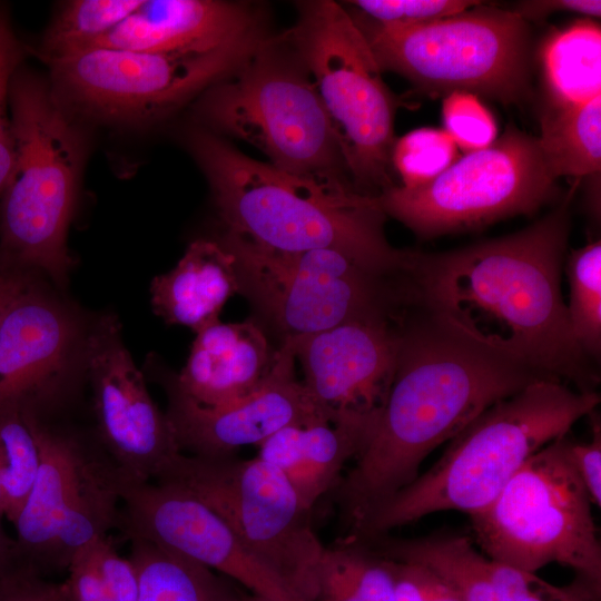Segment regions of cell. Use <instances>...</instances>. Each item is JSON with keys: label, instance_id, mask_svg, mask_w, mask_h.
<instances>
[{"label": "cell", "instance_id": "obj_1", "mask_svg": "<svg viewBox=\"0 0 601 601\" xmlns=\"http://www.w3.org/2000/svg\"><path fill=\"white\" fill-rule=\"evenodd\" d=\"M569 196L514 234L444 253L414 252V297L475 341L580 392L599 376L577 343L561 292Z\"/></svg>", "mask_w": 601, "mask_h": 601}, {"label": "cell", "instance_id": "obj_2", "mask_svg": "<svg viewBox=\"0 0 601 601\" xmlns=\"http://www.w3.org/2000/svg\"><path fill=\"white\" fill-rule=\"evenodd\" d=\"M397 329L384 408L355 465L335 487L351 529L412 483L423 460L479 414L549 378L475 341L418 300L398 315Z\"/></svg>", "mask_w": 601, "mask_h": 601}, {"label": "cell", "instance_id": "obj_3", "mask_svg": "<svg viewBox=\"0 0 601 601\" xmlns=\"http://www.w3.org/2000/svg\"><path fill=\"white\" fill-rule=\"evenodd\" d=\"M189 140L228 231L276 250H336L381 276L408 272L414 250L390 245L375 196L255 160L207 130Z\"/></svg>", "mask_w": 601, "mask_h": 601}, {"label": "cell", "instance_id": "obj_4", "mask_svg": "<svg viewBox=\"0 0 601 601\" xmlns=\"http://www.w3.org/2000/svg\"><path fill=\"white\" fill-rule=\"evenodd\" d=\"M600 394L542 378L487 407L425 473L372 510L347 535L367 541L440 511L486 509L539 450L590 415Z\"/></svg>", "mask_w": 601, "mask_h": 601}, {"label": "cell", "instance_id": "obj_5", "mask_svg": "<svg viewBox=\"0 0 601 601\" xmlns=\"http://www.w3.org/2000/svg\"><path fill=\"white\" fill-rule=\"evenodd\" d=\"M13 152L2 191V246L57 283L71 265L66 246L83 139L61 100L20 67L9 88Z\"/></svg>", "mask_w": 601, "mask_h": 601}, {"label": "cell", "instance_id": "obj_6", "mask_svg": "<svg viewBox=\"0 0 601 601\" xmlns=\"http://www.w3.org/2000/svg\"><path fill=\"white\" fill-rule=\"evenodd\" d=\"M381 70L426 95L467 92L518 102L529 87V29L515 12L477 4L421 24H381L351 14Z\"/></svg>", "mask_w": 601, "mask_h": 601}, {"label": "cell", "instance_id": "obj_7", "mask_svg": "<svg viewBox=\"0 0 601 601\" xmlns=\"http://www.w3.org/2000/svg\"><path fill=\"white\" fill-rule=\"evenodd\" d=\"M569 441L559 437L534 453L495 500L471 516L472 529L489 559L530 573L555 562L600 593L601 545Z\"/></svg>", "mask_w": 601, "mask_h": 601}, {"label": "cell", "instance_id": "obj_8", "mask_svg": "<svg viewBox=\"0 0 601 601\" xmlns=\"http://www.w3.org/2000/svg\"><path fill=\"white\" fill-rule=\"evenodd\" d=\"M288 40L316 88L361 194L395 186L390 171L398 101L351 13L333 1L306 2Z\"/></svg>", "mask_w": 601, "mask_h": 601}, {"label": "cell", "instance_id": "obj_9", "mask_svg": "<svg viewBox=\"0 0 601 601\" xmlns=\"http://www.w3.org/2000/svg\"><path fill=\"white\" fill-rule=\"evenodd\" d=\"M197 114L244 140L286 171L341 178L344 165L331 122L307 71L262 41L228 77L203 92Z\"/></svg>", "mask_w": 601, "mask_h": 601}, {"label": "cell", "instance_id": "obj_10", "mask_svg": "<svg viewBox=\"0 0 601 601\" xmlns=\"http://www.w3.org/2000/svg\"><path fill=\"white\" fill-rule=\"evenodd\" d=\"M155 482L178 485L211 508L243 544L304 601H314L325 546L285 475L258 456L179 453Z\"/></svg>", "mask_w": 601, "mask_h": 601}, {"label": "cell", "instance_id": "obj_11", "mask_svg": "<svg viewBox=\"0 0 601 601\" xmlns=\"http://www.w3.org/2000/svg\"><path fill=\"white\" fill-rule=\"evenodd\" d=\"M221 245L235 258L239 292L284 338L394 315L408 303L405 275H377L336 250H276L230 231Z\"/></svg>", "mask_w": 601, "mask_h": 601}, {"label": "cell", "instance_id": "obj_12", "mask_svg": "<svg viewBox=\"0 0 601 601\" xmlns=\"http://www.w3.org/2000/svg\"><path fill=\"white\" fill-rule=\"evenodd\" d=\"M555 194L538 138L511 124L491 145L465 152L430 183L393 186L375 197L385 215L432 238L532 214Z\"/></svg>", "mask_w": 601, "mask_h": 601}, {"label": "cell", "instance_id": "obj_13", "mask_svg": "<svg viewBox=\"0 0 601 601\" xmlns=\"http://www.w3.org/2000/svg\"><path fill=\"white\" fill-rule=\"evenodd\" d=\"M257 30L205 53L92 47L49 61L59 99L116 124L147 125L228 77L258 47Z\"/></svg>", "mask_w": 601, "mask_h": 601}, {"label": "cell", "instance_id": "obj_14", "mask_svg": "<svg viewBox=\"0 0 601 601\" xmlns=\"http://www.w3.org/2000/svg\"><path fill=\"white\" fill-rule=\"evenodd\" d=\"M39 449L31 491L14 522L20 562L42 574L67 569L82 549L118 524L120 473L73 440L43 426L24 406Z\"/></svg>", "mask_w": 601, "mask_h": 601}, {"label": "cell", "instance_id": "obj_15", "mask_svg": "<svg viewBox=\"0 0 601 601\" xmlns=\"http://www.w3.org/2000/svg\"><path fill=\"white\" fill-rule=\"evenodd\" d=\"M118 525L145 540L216 570L273 601H304L243 544L226 522L189 491L120 474Z\"/></svg>", "mask_w": 601, "mask_h": 601}, {"label": "cell", "instance_id": "obj_16", "mask_svg": "<svg viewBox=\"0 0 601 601\" xmlns=\"http://www.w3.org/2000/svg\"><path fill=\"white\" fill-rule=\"evenodd\" d=\"M398 315L362 317L289 337L303 385L333 421L376 427L395 373Z\"/></svg>", "mask_w": 601, "mask_h": 601}, {"label": "cell", "instance_id": "obj_17", "mask_svg": "<svg viewBox=\"0 0 601 601\" xmlns=\"http://www.w3.org/2000/svg\"><path fill=\"white\" fill-rule=\"evenodd\" d=\"M87 353L98 428L114 464L125 477L155 480L181 452L112 318L93 332Z\"/></svg>", "mask_w": 601, "mask_h": 601}, {"label": "cell", "instance_id": "obj_18", "mask_svg": "<svg viewBox=\"0 0 601 601\" xmlns=\"http://www.w3.org/2000/svg\"><path fill=\"white\" fill-rule=\"evenodd\" d=\"M295 365L293 342L285 338L260 385L237 401L204 406L174 390L166 415L180 452L200 457L233 456L237 449L259 446L286 426L332 420L296 378Z\"/></svg>", "mask_w": 601, "mask_h": 601}, {"label": "cell", "instance_id": "obj_19", "mask_svg": "<svg viewBox=\"0 0 601 601\" xmlns=\"http://www.w3.org/2000/svg\"><path fill=\"white\" fill-rule=\"evenodd\" d=\"M255 30L250 12L242 4L213 0H147L89 48L205 53Z\"/></svg>", "mask_w": 601, "mask_h": 601}, {"label": "cell", "instance_id": "obj_20", "mask_svg": "<svg viewBox=\"0 0 601 601\" xmlns=\"http://www.w3.org/2000/svg\"><path fill=\"white\" fill-rule=\"evenodd\" d=\"M63 308L27 283L0 325V405L19 403L62 370L73 341Z\"/></svg>", "mask_w": 601, "mask_h": 601}, {"label": "cell", "instance_id": "obj_21", "mask_svg": "<svg viewBox=\"0 0 601 601\" xmlns=\"http://www.w3.org/2000/svg\"><path fill=\"white\" fill-rule=\"evenodd\" d=\"M274 354L253 322L217 321L196 333L174 390L204 406L231 403L260 385Z\"/></svg>", "mask_w": 601, "mask_h": 601}, {"label": "cell", "instance_id": "obj_22", "mask_svg": "<svg viewBox=\"0 0 601 601\" xmlns=\"http://www.w3.org/2000/svg\"><path fill=\"white\" fill-rule=\"evenodd\" d=\"M374 427L352 421L319 418L286 426L258 447V457L279 470L303 503L314 504L341 481L345 463L371 440Z\"/></svg>", "mask_w": 601, "mask_h": 601}, {"label": "cell", "instance_id": "obj_23", "mask_svg": "<svg viewBox=\"0 0 601 601\" xmlns=\"http://www.w3.org/2000/svg\"><path fill=\"white\" fill-rule=\"evenodd\" d=\"M150 292L158 316L197 333L219 321L226 302L239 292L235 258L221 244L196 240L171 270L152 280Z\"/></svg>", "mask_w": 601, "mask_h": 601}, {"label": "cell", "instance_id": "obj_24", "mask_svg": "<svg viewBox=\"0 0 601 601\" xmlns=\"http://www.w3.org/2000/svg\"><path fill=\"white\" fill-rule=\"evenodd\" d=\"M363 543L386 559L428 569L463 601H504L490 577V559L479 552L467 536L437 533L394 539L384 534Z\"/></svg>", "mask_w": 601, "mask_h": 601}, {"label": "cell", "instance_id": "obj_25", "mask_svg": "<svg viewBox=\"0 0 601 601\" xmlns=\"http://www.w3.org/2000/svg\"><path fill=\"white\" fill-rule=\"evenodd\" d=\"M548 108H566L601 96V30L581 19L551 32L540 51Z\"/></svg>", "mask_w": 601, "mask_h": 601}, {"label": "cell", "instance_id": "obj_26", "mask_svg": "<svg viewBox=\"0 0 601 601\" xmlns=\"http://www.w3.org/2000/svg\"><path fill=\"white\" fill-rule=\"evenodd\" d=\"M138 601H238L214 570L145 540L131 539Z\"/></svg>", "mask_w": 601, "mask_h": 601}, {"label": "cell", "instance_id": "obj_27", "mask_svg": "<svg viewBox=\"0 0 601 601\" xmlns=\"http://www.w3.org/2000/svg\"><path fill=\"white\" fill-rule=\"evenodd\" d=\"M538 138L550 175L556 180L599 174L601 168V96L566 108L545 107Z\"/></svg>", "mask_w": 601, "mask_h": 601}, {"label": "cell", "instance_id": "obj_28", "mask_svg": "<svg viewBox=\"0 0 601 601\" xmlns=\"http://www.w3.org/2000/svg\"><path fill=\"white\" fill-rule=\"evenodd\" d=\"M314 601H394L392 560L344 538L324 550Z\"/></svg>", "mask_w": 601, "mask_h": 601}, {"label": "cell", "instance_id": "obj_29", "mask_svg": "<svg viewBox=\"0 0 601 601\" xmlns=\"http://www.w3.org/2000/svg\"><path fill=\"white\" fill-rule=\"evenodd\" d=\"M39 449L19 403L0 405V518L14 524L39 467Z\"/></svg>", "mask_w": 601, "mask_h": 601}, {"label": "cell", "instance_id": "obj_30", "mask_svg": "<svg viewBox=\"0 0 601 601\" xmlns=\"http://www.w3.org/2000/svg\"><path fill=\"white\" fill-rule=\"evenodd\" d=\"M142 0H76L57 14L45 35L41 56L47 60L91 47L121 23Z\"/></svg>", "mask_w": 601, "mask_h": 601}, {"label": "cell", "instance_id": "obj_31", "mask_svg": "<svg viewBox=\"0 0 601 601\" xmlns=\"http://www.w3.org/2000/svg\"><path fill=\"white\" fill-rule=\"evenodd\" d=\"M570 298L566 304L573 336L589 358L601 353V242L573 249L565 263Z\"/></svg>", "mask_w": 601, "mask_h": 601}, {"label": "cell", "instance_id": "obj_32", "mask_svg": "<svg viewBox=\"0 0 601 601\" xmlns=\"http://www.w3.org/2000/svg\"><path fill=\"white\" fill-rule=\"evenodd\" d=\"M457 146L444 129L417 128L395 139L391 162L402 187L430 183L456 160Z\"/></svg>", "mask_w": 601, "mask_h": 601}, {"label": "cell", "instance_id": "obj_33", "mask_svg": "<svg viewBox=\"0 0 601 601\" xmlns=\"http://www.w3.org/2000/svg\"><path fill=\"white\" fill-rule=\"evenodd\" d=\"M444 130L465 152L487 147L497 138V126L492 114L467 92H452L443 104Z\"/></svg>", "mask_w": 601, "mask_h": 601}, {"label": "cell", "instance_id": "obj_34", "mask_svg": "<svg viewBox=\"0 0 601 601\" xmlns=\"http://www.w3.org/2000/svg\"><path fill=\"white\" fill-rule=\"evenodd\" d=\"M491 578L504 601H599L600 593L575 580L559 588L508 564L493 561Z\"/></svg>", "mask_w": 601, "mask_h": 601}, {"label": "cell", "instance_id": "obj_35", "mask_svg": "<svg viewBox=\"0 0 601 601\" xmlns=\"http://www.w3.org/2000/svg\"><path fill=\"white\" fill-rule=\"evenodd\" d=\"M358 13L381 24H421L457 14L480 1L471 0H357Z\"/></svg>", "mask_w": 601, "mask_h": 601}, {"label": "cell", "instance_id": "obj_36", "mask_svg": "<svg viewBox=\"0 0 601 601\" xmlns=\"http://www.w3.org/2000/svg\"><path fill=\"white\" fill-rule=\"evenodd\" d=\"M20 59L21 47L8 20L0 13V199L13 152L9 88L14 72L20 67Z\"/></svg>", "mask_w": 601, "mask_h": 601}, {"label": "cell", "instance_id": "obj_37", "mask_svg": "<svg viewBox=\"0 0 601 601\" xmlns=\"http://www.w3.org/2000/svg\"><path fill=\"white\" fill-rule=\"evenodd\" d=\"M81 552L117 601H138L139 579L136 568L129 558L125 559L117 553L107 536L96 540Z\"/></svg>", "mask_w": 601, "mask_h": 601}, {"label": "cell", "instance_id": "obj_38", "mask_svg": "<svg viewBox=\"0 0 601 601\" xmlns=\"http://www.w3.org/2000/svg\"><path fill=\"white\" fill-rule=\"evenodd\" d=\"M0 601H63L62 584L50 582L32 566L18 562L0 575Z\"/></svg>", "mask_w": 601, "mask_h": 601}, {"label": "cell", "instance_id": "obj_39", "mask_svg": "<svg viewBox=\"0 0 601 601\" xmlns=\"http://www.w3.org/2000/svg\"><path fill=\"white\" fill-rule=\"evenodd\" d=\"M595 412V411H594ZM592 412V439L589 443L569 441V455L590 496L592 504L601 505V425Z\"/></svg>", "mask_w": 601, "mask_h": 601}, {"label": "cell", "instance_id": "obj_40", "mask_svg": "<svg viewBox=\"0 0 601 601\" xmlns=\"http://www.w3.org/2000/svg\"><path fill=\"white\" fill-rule=\"evenodd\" d=\"M67 571L63 601H117L83 552L72 558Z\"/></svg>", "mask_w": 601, "mask_h": 601}, {"label": "cell", "instance_id": "obj_41", "mask_svg": "<svg viewBox=\"0 0 601 601\" xmlns=\"http://www.w3.org/2000/svg\"><path fill=\"white\" fill-rule=\"evenodd\" d=\"M523 20L542 19L555 11H573L588 17L601 16L599 0H534L519 2L514 10Z\"/></svg>", "mask_w": 601, "mask_h": 601}, {"label": "cell", "instance_id": "obj_42", "mask_svg": "<svg viewBox=\"0 0 601 601\" xmlns=\"http://www.w3.org/2000/svg\"><path fill=\"white\" fill-rule=\"evenodd\" d=\"M393 562L394 601H425L424 568L408 562Z\"/></svg>", "mask_w": 601, "mask_h": 601}, {"label": "cell", "instance_id": "obj_43", "mask_svg": "<svg viewBox=\"0 0 601 601\" xmlns=\"http://www.w3.org/2000/svg\"><path fill=\"white\" fill-rule=\"evenodd\" d=\"M424 571L425 601H463L460 594L439 575L426 568Z\"/></svg>", "mask_w": 601, "mask_h": 601}, {"label": "cell", "instance_id": "obj_44", "mask_svg": "<svg viewBox=\"0 0 601 601\" xmlns=\"http://www.w3.org/2000/svg\"><path fill=\"white\" fill-rule=\"evenodd\" d=\"M24 285L26 282L22 279L12 275L0 273V325L9 305Z\"/></svg>", "mask_w": 601, "mask_h": 601}, {"label": "cell", "instance_id": "obj_45", "mask_svg": "<svg viewBox=\"0 0 601 601\" xmlns=\"http://www.w3.org/2000/svg\"><path fill=\"white\" fill-rule=\"evenodd\" d=\"M1 521L2 518H0V575H2L18 562L14 541H10L4 534Z\"/></svg>", "mask_w": 601, "mask_h": 601}, {"label": "cell", "instance_id": "obj_46", "mask_svg": "<svg viewBox=\"0 0 601 601\" xmlns=\"http://www.w3.org/2000/svg\"><path fill=\"white\" fill-rule=\"evenodd\" d=\"M238 601H273L258 594H252L249 597L239 598Z\"/></svg>", "mask_w": 601, "mask_h": 601}]
</instances>
